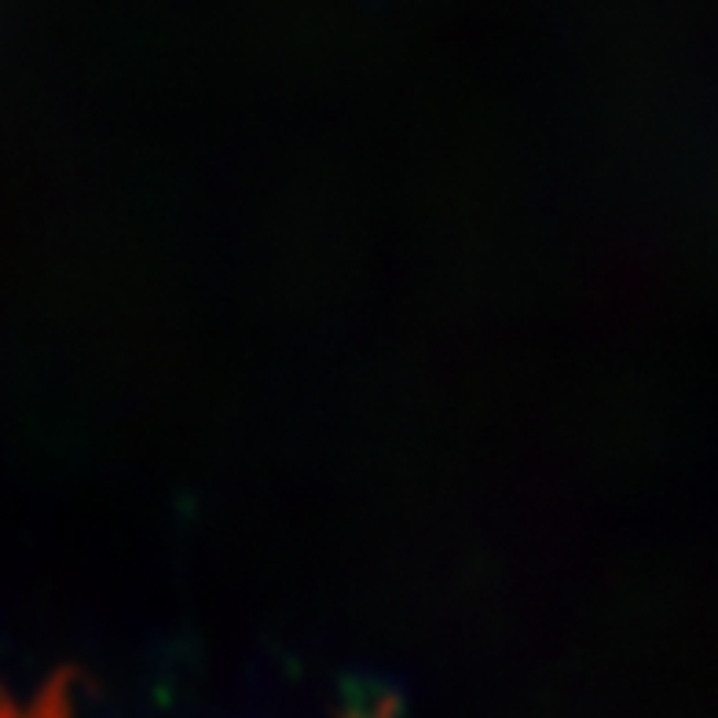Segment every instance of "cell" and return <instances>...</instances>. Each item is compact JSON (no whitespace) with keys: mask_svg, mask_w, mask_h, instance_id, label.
<instances>
[{"mask_svg":"<svg viewBox=\"0 0 718 718\" xmlns=\"http://www.w3.org/2000/svg\"><path fill=\"white\" fill-rule=\"evenodd\" d=\"M0 718H74V685L67 674H52L30 696L0 693Z\"/></svg>","mask_w":718,"mask_h":718,"instance_id":"obj_1","label":"cell"},{"mask_svg":"<svg viewBox=\"0 0 718 718\" xmlns=\"http://www.w3.org/2000/svg\"><path fill=\"white\" fill-rule=\"evenodd\" d=\"M359 718H400V715L389 711V707H374V711H367V715H359Z\"/></svg>","mask_w":718,"mask_h":718,"instance_id":"obj_2","label":"cell"}]
</instances>
